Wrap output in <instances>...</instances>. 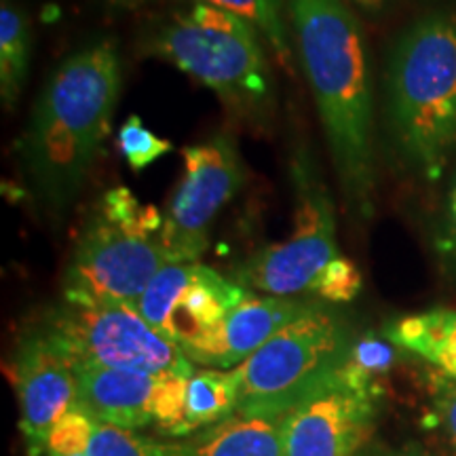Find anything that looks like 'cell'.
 <instances>
[{
	"label": "cell",
	"instance_id": "26",
	"mask_svg": "<svg viewBox=\"0 0 456 456\" xmlns=\"http://www.w3.org/2000/svg\"><path fill=\"white\" fill-rule=\"evenodd\" d=\"M436 248L437 254L442 256L444 265L456 273V178L448 191L446 208H444L440 228H437Z\"/></svg>",
	"mask_w": 456,
	"mask_h": 456
},
{
	"label": "cell",
	"instance_id": "1",
	"mask_svg": "<svg viewBox=\"0 0 456 456\" xmlns=\"http://www.w3.org/2000/svg\"><path fill=\"white\" fill-rule=\"evenodd\" d=\"M123 85L110 38L85 45L51 72L17 142L28 191L45 214L64 218L110 134Z\"/></svg>",
	"mask_w": 456,
	"mask_h": 456
},
{
	"label": "cell",
	"instance_id": "15",
	"mask_svg": "<svg viewBox=\"0 0 456 456\" xmlns=\"http://www.w3.org/2000/svg\"><path fill=\"white\" fill-rule=\"evenodd\" d=\"M171 450L174 456H283L281 419L235 412Z\"/></svg>",
	"mask_w": 456,
	"mask_h": 456
},
{
	"label": "cell",
	"instance_id": "21",
	"mask_svg": "<svg viewBox=\"0 0 456 456\" xmlns=\"http://www.w3.org/2000/svg\"><path fill=\"white\" fill-rule=\"evenodd\" d=\"M117 144L121 155L125 157V161L129 163V167L134 171H142L148 167L152 161L167 155L171 148H174L169 140H163L152 134V131L142 123L138 114H131L127 121L121 125L117 135Z\"/></svg>",
	"mask_w": 456,
	"mask_h": 456
},
{
	"label": "cell",
	"instance_id": "18",
	"mask_svg": "<svg viewBox=\"0 0 456 456\" xmlns=\"http://www.w3.org/2000/svg\"><path fill=\"white\" fill-rule=\"evenodd\" d=\"M237 370H197L188 379L184 436L203 431L237 412Z\"/></svg>",
	"mask_w": 456,
	"mask_h": 456
},
{
	"label": "cell",
	"instance_id": "4",
	"mask_svg": "<svg viewBox=\"0 0 456 456\" xmlns=\"http://www.w3.org/2000/svg\"><path fill=\"white\" fill-rule=\"evenodd\" d=\"M262 41L245 17L191 3L152 21L138 47L191 74L239 118L262 125L275 110V81Z\"/></svg>",
	"mask_w": 456,
	"mask_h": 456
},
{
	"label": "cell",
	"instance_id": "16",
	"mask_svg": "<svg viewBox=\"0 0 456 456\" xmlns=\"http://www.w3.org/2000/svg\"><path fill=\"white\" fill-rule=\"evenodd\" d=\"M383 334L393 346L427 359L456 380V311L431 309L393 319Z\"/></svg>",
	"mask_w": 456,
	"mask_h": 456
},
{
	"label": "cell",
	"instance_id": "27",
	"mask_svg": "<svg viewBox=\"0 0 456 456\" xmlns=\"http://www.w3.org/2000/svg\"><path fill=\"white\" fill-rule=\"evenodd\" d=\"M353 7H357L359 11L368 15H380L385 13L387 7L391 4V0H349Z\"/></svg>",
	"mask_w": 456,
	"mask_h": 456
},
{
	"label": "cell",
	"instance_id": "3",
	"mask_svg": "<svg viewBox=\"0 0 456 456\" xmlns=\"http://www.w3.org/2000/svg\"><path fill=\"white\" fill-rule=\"evenodd\" d=\"M385 106L403 161L427 180L440 178L456 148V13H427L395 38Z\"/></svg>",
	"mask_w": 456,
	"mask_h": 456
},
{
	"label": "cell",
	"instance_id": "22",
	"mask_svg": "<svg viewBox=\"0 0 456 456\" xmlns=\"http://www.w3.org/2000/svg\"><path fill=\"white\" fill-rule=\"evenodd\" d=\"M95 423L98 420L94 416H89L81 408H74L51 429L47 437V452L57 456L87 454Z\"/></svg>",
	"mask_w": 456,
	"mask_h": 456
},
{
	"label": "cell",
	"instance_id": "25",
	"mask_svg": "<svg viewBox=\"0 0 456 456\" xmlns=\"http://www.w3.org/2000/svg\"><path fill=\"white\" fill-rule=\"evenodd\" d=\"M433 408L440 425L446 429L450 442L456 448V380L448 376H433Z\"/></svg>",
	"mask_w": 456,
	"mask_h": 456
},
{
	"label": "cell",
	"instance_id": "23",
	"mask_svg": "<svg viewBox=\"0 0 456 456\" xmlns=\"http://www.w3.org/2000/svg\"><path fill=\"white\" fill-rule=\"evenodd\" d=\"M362 285L363 279L357 266L345 256H338L317 279L313 294L323 302H351L362 292Z\"/></svg>",
	"mask_w": 456,
	"mask_h": 456
},
{
	"label": "cell",
	"instance_id": "20",
	"mask_svg": "<svg viewBox=\"0 0 456 456\" xmlns=\"http://www.w3.org/2000/svg\"><path fill=\"white\" fill-rule=\"evenodd\" d=\"M85 456H174V450L171 444H159L129 429L98 420Z\"/></svg>",
	"mask_w": 456,
	"mask_h": 456
},
{
	"label": "cell",
	"instance_id": "17",
	"mask_svg": "<svg viewBox=\"0 0 456 456\" xmlns=\"http://www.w3.org/2000/svg\"><path fill=\"white\" fill-rule=\"evenodd\" d=\"M157 3H167V0H108V7L117 11H135ZM188 3L212 4V7L245 17L249 24L256 26V30L269 45L283 70L294 74L296 57L288 30V20H285V13H288L285 0H188Z\"/></svg>",
	"mask_w": 456,
	"mask_h": 456
},
{
	"label": "cell",
	"instance_id": "8",
	"mask_svg": "<svg viewBox=\"0 0 456 456\" xmlns=\"http://www.w3.org/2000/svg\"><path fill=\"white\" fill-rule=\"evenodd\" d=\"M292 180L296 188L292 235L252 254L235 271V281L249 292L256 289L283 298L313 294L326 266L340 256L332 197L306 152L292 161Z\"/></svg>",
	"mask_w": 456,
	"mask_h": 456
},
{
	"label": "cell",
	"instance_id": "11",
	"mask_svg": "<svg viewBox=\"0 0 456 456\" xmlns=\"http://www.w3.org/2000/svg\"><path fill=\"white\" fill-rule=\"evenodd\" d=\"M248 294L209 266L174 262L157 273L135 309L163 338L184 349L212 334Z\"/></svg>",
	"mask_w": 456,
	"mask_h": 456
},
{
	"label": "cell",
	"instance_id": "12",
	"mask_svg": "<svg viewBox=\"0 0 456 456\" xmlns=\"http://www.w3.org/2000/svg\"><path fill=\"white\" fill-rule=\"evenodd\" d=\"M74 372L78 380V408L100 423L129 431L155 425L167 436H184L186 376L108 368H81Z\"/></svg>",
	"mask_w": 456,
	"mask_h": 456
},
{
	"label": "cell",
	"instance_id": "2",
	"mask_svg": "<svg viewBox=\"0 0 456 456\" xmlns=\"http://www.w3.org/2000/svg\"><path fill=\"white\" fill-rule=\"evenodd\" d=\"M298 61L351 212L374 209V94L368 38L345 0H285Z\"/></svg>",
	"mask_w": 456,
	"mask_h": 456
},
{
	"label": "cell",
	"instance_id": "6",
	"mask_svg": "<svg viewBox=\"0 0 456 456\" xmlns=\"http://www.w3.org/2000/svg\"><path fill=\"white\" fill-rule=\"evenodd\" d=\"M353 338L338 313L322 302L285 326L237 366L239 406L245 416L283 419L349 363Z\"/></svg>",
	"mask_w": 456,
	"mask_h": 456
},
{
	"label": "cell",
	"instance_id": "5",
	"mask_svg": "<svg viewBox=\"0 0 456 456\" xmlns=\"http://www.w3.org/2000/svg\"><path fill=\"white\" fill-rule=\"evenodd\" d=\"M174 265L163 243V214L142 205L129 188H112L74 243L64 273V300L138 305L157 273Z\"/></svg>",
	"mask_w": 456,
	"mask_h": 456
},
{
	"label": "cell",
	"instance_id": "24",
	"mask_svg": "<svg viewBox=\"0 0 456 456\" xmlns=\"http://www.w3.org/2000/svg\"><path fill=\"white\" fill-rule=\"evenodd\" d=\"M395 362V349L387 345L385 340L366 336V338L353 342L351 349V363L370 376L387 372Z\"/></svg>",
	"mask_w": 456,
	"mask_h": 456
},
{
	"label": "cell",
	"instance_id": "7",
	"mask_svg": "<svg viewBox=\"0 0 456 456\" xmlns=\"http://www.w3.org/2000/svg\"><path fill=\"white\" fill-rule=\"evenodd\" d=\"M38 330L74 370L108 368L186 379L197 372L180 346L152 330L131 305L64 300L43 317Z\"/></svg>",
	"mask_w": 456,
	"mask_h": 456
},
{
	"label": "cell",
	"instance_id": "14",
	"mask_svg": "<svg viewBox=\"0 0 456 456\" xmlns=\"http://www.w3.org/2000/svg\"><path fill=\"white\" fill-rule=\"evenodd\" d=\"M319 305V300L256 296L249 292L212 334L184 346L182 353L197 366L232 370L241 366L245 359L252 357L285 326L317 309Z\"/></svg>",
	"mask_w": 456,
	"mask_h": 456
},
{
	"label": "cell",
	"instance_id": "28",
	"mask_svg": "<svg viewBox=\"0 0 456 456\" xmlns=\"http://www.w3.org/2000/svg\"><path fill=\"white\" fill-rule=\"evenodd\" d=\"M385 456H429L423 450L419 448H406V450H399V452H393V454H385Z\"/></svg>",
	"mask_w": 456,
	"mask_h": 456
},
{
	"label": "cell",
	"instance_id": "29",
	"mask_svg": "<svg viewBox=\"0 0 456 456\" xmlns=\"http://www.w3.org/2000/svg\"><path fill=\"white\" fill-rule=\"evenodd\" d=\"M49 456H57V454H49ZM78 456H85V454H78Z\"/></svg>",
	"mask_w": 456,
	"mask_h": 456
},
{
	"label": "cell",
	"instance_id": "13",
	"mask_svg": "<svg viewBox=\"0 0 456 456\" xmlns=\"http://www.w3.org/2000/svg\"><path fill=\"white\" fill-rule=\"evenodd\" d=\"M17 393L21 433L32 456L47 450V437L68 412L78 408L77 372L41 330L26 334L17 351Z\"/></svg>",
	"mask_w": 456,
	"mask_h": 456
},
{
	"label": "cell",
	"instance_id": "19",
	"mask_svg": "<svg viewBox=\"0 0 456 456\" xmlns=\"http://www.w3.org/2000/svg\"><path fill=\"white\" fill-rule=\"evenodd\" d=\"M32 32L28 17L13 4L0 9V95L4 108H13L28 78Z\"/></svg>",
	"mask_w": 456,
	"mask_h": 456
},
{
	"label": "cell",
	"instance_id": "9",
	"mask_svg": "<svg viewBox=\"0 0 456 456\" xmlns=\"http://www.w3.org/2000/svg\"><path fill=\"white\" fill-rule=\"evenodd\" d=\"M184 175L163 214V243L174 262H197L208 249V231L245 184V165L232 135L218 134L186 146Z\"/></svg>",
	"mask_w": 456,
	"mask_h": 456
},
{
	"label": "cell",
	"instance_id": "10",
	"mask_svg": "<svg viewBox=\"0 0 456 456\" xmlns=\"http://www.w3.org/2000/svg\"><path fill=\"white\" fill-rule=\"evenodd\" d=\"M379 387L351 363L283 414V456H362L376 425Z\"/></svg>",
	"mask_w": 456,
	"mask_h": 456
}]
</instances>
